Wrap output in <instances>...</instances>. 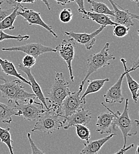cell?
Wrapping results in <instances>:
<instances>
[{
    "mask_svg": "<svg viewBox=\"0 0 139 154\" xmlns=\"http://www.w3.org/2000/svg\"><path fill=\"white\" fill-rule=\"evenodd\" d=\"M75 48L76 42L71 38L68 40L63 39L62 43L55 48L57 52H59L61 58L66 62L69 72L70 79L72 82H74V76L73 75L72 62L74 59Z\"/></svg>",
    "mask_w": 139,
    "mask_h": 154,
    "instance_id": "obj_8",
    "label": "cell"
},
{
    "mask_svg": "<svg viewBox=\"0 0 139 154\" xmlns=\"http://www.w3.org/2000/svg\"><path fill=\"white\" fill-rule=\"evenodd\" d=\"M73 18L72 11L70 8L63 9L59 14V19L63 23H69Z\"/></svg>",
    "mask_w": 139,
    "mask_h": 154,
    "instance_id": "obj_29",
    "label": "cell"
},
{
    "mask_svg": "<svg viewBox=\"0 0 139 154\" xmlns=\"http://www.w3.org/2000/svg\"><path fill=\"white\" fill-rule=\"evenodd\" d=\"M14 10V8L12 9H2L0 8V23L6 17L10 15Z\"/></svg>",
    "mask_w": 139,
    "mask_h": 154,
    "instance_id": "obj_33",
    "label": "cell"
},
{
    "mask_svg": "<svg viewBox=\"0 0 139 154\" xmlns=\"http://www.w3.org/2000/svg\"><path fill=\"white\" fill-rule=\"evenodd\" d=\"M134 146V145L133 143H131V145H130V146H128L127 147H125L124 148H122V149H121L120 150H119V151H117V152H116V153L113 154H124L127 151H128L129 149H131Z\"/></svg>",
    "mask_w": 139,
    "mask_h": 154,
    "instance_id": "obj_35",
    "label": "cell"
},
{
    "mask_svg": "<svg viewBox=\"0 0 139 154\" xmlns=\"http://www.w3.org/2000/svg\"><path fill=\"white\" fill-rule=\"evenodd\" d=\"M36 62V59L32 56L26 55L23 58L21 61V65L27 68L31 69Z\"/></svg>",
    "mask_w": 139,
    "mask_h": 154,
    "instance_id": "obj_30",
    "label": "cell"
},
{
    "mask_svg": "<svg viewBox=\"0 0 139 154\" xmlns=\"http://www.w3.org/2000/svg\"><path fill=\"white\" fill-rule=\"evenodd\" d=\"M19 68L21 72L26 74V75H27V77L28 78V81L31 84V87L34 93L33 94L35 95V96L38 99L40 100V103L43 104V107L44 106L46 110H49V107L46 103V98L43 93V91L41 89L39 84L36 81L34 76L33 75L31 71V69L24 67L21 63L19 64Z\"/></svg>",
    "mask_w": 139,
    "mask_h": 154,
    "instance_id": "obj_16",
    "label": "cell"
},
{
    "mask_svg": "<svg viewBox=\"0 0 139 154\" xmlns=\"http://www.w3.org/2000/svg\"><path fill=\"white\" fill-rule=\"evenodd\" d=\"M23 0H14V1H15L16 3L20 4H21V2H23Z\"/></svg>",
    "mask_w": 139,
    "mask_h": 154,
    "instance_id": "obj_39",
    "label": "cell"
},
{
    "mask_svg": "<svg viewBox=\"0 0 139 154\" xmlns=\"http://www.w3.org/2000/svg\"><path fill=\"white\" fill-rule=\"evenodd\" d=\"M105 27L100 26L99 28L91 33H75L72 31H65V34L72 38L75 42L85 46L87 50H91L95 43V38L104 30Z\"/></svg>",
    "mask_w": 139,
    "mask_h": 154,
    "instance_id": "obj_12",
    "label": "cell"
},
{
    "mask_svg": "<svg viewBox=\"0 0 139 154\" xmlns=\"http://www.w3.org/2000/svg\"><path fill=\"white\" fill-rule=\"evenodd\" d=\"M0 67L1 68L2 71L5 75L8 76L16 77L17 78H19V79H20L21 82L31 86L30 82L20 74L16 69L14 65L11 62L7 59H2L0 58Z\"/></svg>",
    "mask_w": 139,
    "mask_h": 154,
    "instance_id": "obj_19",
    "label": "cell"
},
{
    "mask_svg": "<svg viewBox=\"0 0 139 154\" xmlns=\"http://www.w3.org/2000/svg\"><path fill=\"white\" fill-rule=\"evenodd\" d=\"M59 114L50 109H44L36 123L32 131H40L46 134H52L63 126V122L59 119Z\"/></svg>",
    "mask_w": 139,
    "mask_h": 154,
    "instance_id": "obj_5",
    "label": "cell"
},
{
    "mask_svg": "<svg viewBox=\"0 0 139 154\" xmlns=\"http://www.w3.org/2000/svg\"><path fill=\"white\" fill-rule=\"evenodd\" d=\"M41 1L46 5V7H47V9H48L49 10H51V7H50V4H49V2L48 0H41Z\"/></svg>",
    "mask_w": 139,
    "mask_h": 154,
    "instance_id": "obj_37",
    "label": "cell"
},
{
    "mask_svg": "<svg viewBox=\"0 0 139 154\" xmlns=\"http://www.w3.org/2000/svg\"><path fill=\"white\" fill-rule=\"evenodd\" d=\"M30 38L29 35H10L5 33L2 30H0V42L5 40H16L19 42H22L24 40H28Z\"/></svg>",
    "mask_w": 139,
    "mask_h": 154,
    "instance_id": "obj_27",
    "label": "cell"
},
{
    "mask_svg": "<svg viewBox=\"0 0 139 154\" xmlns=\"http://www.w3.org/2000/svg\"><path fill=\"white\" fill-rule=\"evenodd\" d=\"M131 1H133L134 2H136L137 3V7H139V0H131Z\"/></svg>",
    "mask_w": 139,
    "mask_h": 154,
    "instance_id": "obj_41",
    "label": "cell"
},
{
    "mask_svg": "<svg viewBox=\"0 0 139 154\" xmlns=\"http://www.w3.org/2000/svg\"><path fill=\"white\" fill-rule=\"evenodd\" d=\"M87 2L91 5L90 11L97 14L114 16V11L110 10L106 4L94 0H87Z\"/></svg>",
    "mask_w": 139,
    "mask_h": 154,
    "instance_id": "obj_23",
    "label": "cell"
},
{
    "mask_svg": "<svg viewBox=\"0 0 139 154\" xmlns=\"http://www.w3.org/2000/svg\"><path fill=\"white\" fill-rule=\"evenodd\" d=\"M2 5L1 8L2 9H12L16 8L17 7L21 5L20 4L16 3L14 0H1Z\"/></svg>",
    "mask_w": 139,
    "mask_h": 154,
    "instance_id": "obj_31",
    "label": "cell"
},
{
    "mask_svg": "<svg viewBox=\"0 0 139 154\" xmlns=\"http://www.w3.org/2000/svg\"><path fill=\"white\" fill-rule=\"evenodd\" d=\"M139 144L138 143L137 146V148H136V154H139Z\"/></svg>",
    "mask_w": 139,
    "mask_h": 154,
    "instance_id": "obj_40",
    "label": "cell"
},
{
    "mask_svg": "<svg viewBox=\"0 0 139 154\" xmlns=\"http://www.w3.org/2000/svg\"><path fill=\"white\" fill-rule=\"evenodd\" d=\"M13 116H20L18 111L11 106V103L4 104L0 102V121L3 123L10 124L13 120Z\"/></svg>",
    "mask_w": 139,
    "mask_h": 154,
    "instance_id": "obj_20",
    "label": "cell"
},
{
    "mask_svg": "<svg viewBox=\"0 0 139 154\" xmlns=\"http://www.w3.org/2000/svg\"><path fill=\"white\" fill-rule=\"evenodd\" d=\"M27 138L30 145V147L32 149V154H46L45 152L40 150V149L36 146V145L34 141L32 139L31 134L30 133H27Z\"/></svg>",
    "mask_w": 139,
    "mask_h": 154,
    "instance_id": "obj_32",
    "label": "cell"
},
{
    "mask_svg": "<svg viewBox=\"0 0 139 154\" xmlns=\"http://www.w3.org/2000/svg\"><path fill=\"white\" fill-rule=\"evenodd\" d=\"M70 93L69 83L65 79L62 73H56L55 82L50 87L47 97L46 98V101H49L50 104L49 109L58 114L63 115L61 106L63 101Z\"/></svg>",
    "mask_w": 139,
    "mask_h": 154,
    "instance_id": "obj_2",
    "label": "cell"
},
{
    "mask_svg": "<svg viewBox=\"0 0 139 154\" xmlns=\"http://www.w3.org/2000/svg\"><path fill=\"white\" fill-rule=\"evenodd\" d=\"M75 2L78 5L79 12L82 14V16L85 15L86 13V11L84 6V0H75Z\"/></svg>",
    "mask_w": 139,
    "mask_h": 154,
    "instance_id": "obj_34",
    "label": "cell"
},
{
    "mask_svg": "<svg viewBox=\"0 0 139 154\" xmlns=\"http://www.w3.org/2000/svg\"><path fill=\"white\" fill-rule=\"evenodd\" d=\"M130 28L123 25L118 24L114 26L113 35L118 38L125 37L128 33Z\"/></svg>",
    "mask_w": 139,
    "mask_h": 154,
    "instance_id": "obj_28",
    "label": "cell"
},
{
    "mask_svg": "<svg viewBox=\"0 0 139 154\" xmlns=\"http://www.w3.org/2000/svg\"><path fill=\"white\" fill-rule=\"evenodd\" d=\"M110 81L109 78H106L104 79H98L94 80H87L88 87L85 91L83 95L80 97V100L84 103H86L85 97L86 96L98 92L99 90L103 87L105 82Z\"/></svg>",
    "mask_w": 139,
    "mask_h": 154,
    "instance_id": "obj_21",
    "label": "cell"
},
{
    "mask_svg": "<svg viewBox=\"0 0 139 154\" xmlns=\"http://www.w3.org/2000/svg\"><path fill=\"white\" fill-rule=\"evenodd\" d=\"M2 51L9 52H21L26 55H30L34 58H38L40 55L50 52H56V48L44 46L39 43H29L19 46L2 48Z\"/></svg>",
    "mask_w": 139,
    "mask_h": 154,
    "instance_id": "obj_7",
    "label": "cell"
},
{
    "mask_svg": "<svg viewBox=\"0 0 139 154\" xmlns=\"http://www.w3.org/2000/svg\"><path fill=\"white\" fill-rule=\"evenodd\" d=\"M0 80L4 83L0 84V92L1 96L8 100V103L27 102L31 98H35L34 94L29 93L24 90L20 79L8 81L0 75Z\"/></svg>",
    "mask_w": 139,
    "mask_h": 154,
    "instance_id": "obj_3",
    "label": "cell"
},
{
    "mask_svg": "<svg viewBox=\"0 0 139 154\" xmlns=\"http://www.w3.org/2000/svg\"><path fill=\"white\" fill-rule=\"evenodd\" d=\"M110 43H106L104 48L96 54H91L87 58V71L85 77L82 81L79 87V90H83L85 82L89 77L93 73L97 71L99 69L104 68L110 65V60L116 59V57L108 53Z\"/></svg>",
    "mask_w": 139,
    "mask_h": 154,
    "instance_id": "obj_4",
    "label": "cell"
},
{
    "mask_svg": "<svg viewBox=\"0 0 139 154\" xmlns=\"http://www.w3.org/2000/svg\"><path fill=\"white\" fill-rule=\"evenodd\" d=\"M1 5H2V1L0 0V8H1Z\"/></svg>",
    "mask_w": 139,
    "mask_h": 154,
    "instance_id": "obj_42",
    "label": "cell"
},
{
    "mask_svg": "<svg viewBox=\"0 0 139 154\" xmlns=\"http://www.w3.org/2000/svg\"><path fill=\"white\" fill-rule=\"evenodd\" d=\"M82 18L86 19L92 20V21L100 24L101 26H104V27H106L108 26H115L118 25V24H116L113 21H112V20L108 16L94 13L91 11H86V13L85 15L82 16Z\"/></svg>",
    "mask_w": 139,
    "mask_h": 154,
    "instance_id": "obj_22",
    "label": "cell"
},
{
    "mask_svg": "<svg viewBox=\"0 0 139 154\" xmlns=\"http://www.w3.org/2000/svg\"><path fill=\"white\" fill-rule=\"evenodd\" d=\"M58 4L61 5H65L69 3L75 2V0H55Z\"/></svg>",
    "mask_w": 139,
    "mask_h": 154,
    "instance_id": "obj_36",
    "label": "cell"
},
{
    "mask_svg": "<svg viewBox=\"0 0 139 154\" xmlns=\"http://www.w3.org/2000/svg\"><path fill=\"white\" fill-rule=\"evenodd\" d=\"M125 72L124 71L117 81L111 87L104 95L105 103L111 105L123 102L124 98L122 94V84L124 77H125Z\"/></svg>",
    "mask_w": 139,
    "mask_h": 154,
    "instance_id": "obj_14",
    "label": "cell"
},
{
    "mask_svg": "<svg viewBox=\"0 0 139 154\" xmlns=\"http://www.w3.org/2000/svg\"><path fill=\"white\" fill-rule=\"evenodd\" d=\"M20 11H17V16L22 17L27 22H28L30 26L38 25L45 29L50 33H51L54 37L58 38V36L55 33L53 30L52 26L46 24L41 19L40 16V13L35 11L31 9H28L23 5H21L19 8Z\"/></svg>",
    "mask_w": 139,
    "mask_h": 154,
    "instance_id": "obj_9",
    "label": "cell"
},
{
    "mask_svg": "<svg viewBox=\"0 0 139 154\" xmlns=\"http://www.w3.org/2000/svg\"><path fill=\"white\" fill-rule=\"evenodd\" d=\"M108 1L110 2L113 8L114 23L118 24L125 26L129 28H130V27L134 26V23L133 22V19L138 20L139 14L131 13L129 11L121 7L113 0H108Z\"/></svg>",
    "mask_w": 139,
    "mask_h": 154,
    "instance_id": "obj_10",
    "label": "cell"
},
{
    "mask_svg": "<svg viewBox=\"0 0 139 154\" xmlns=\"http://www.w3.org/2000/svg\"><path fill=\"white\" fill-rule=\"evenodd\" d=\"M114 135H116L115 134H111V135L98 140L84 143L83 148L80 154H98L99 151L104 145L110 140Z\"/></svg>",
    "mask_w": 139,
    "mask_h": 154,
    "instance_id": "obj_18",
    "label": "cell"
},
{
    "mask_svg": "<svg viewBox=\"0 0 139 154\" xmlns=\"http://www.w3.org/2000/svg\"><path fill=\"white\" fill-rule=\"evenodd\" d=\"M76 128V132L78 136L82 140H85L86 142L89 141L91 138V132L89 129L84 125H75Z\"/></svg>",
    "mask_w": 139,
    "mask_h": 154,
    "instance_id": "obj_26",
    "label": "cell"
},
{
    "mask_svg": "<svg viewBox=\"0 0 139 154\" xmlns=\"http://www.w3.org/2000/svg\"><path fill=\"white\" fill-rule=\"evenodd\" d=\"M114 116L111 112H102L97 117L96 131L101 134H111Z\"/></svg>",
    "mask_w": 139,
    "mask_h": 154,
    "instance_id": "obj_17",
    "label": "cell"
},
{
    "mask_svg": "<svg viewBox=\"0 0 139 154\" xmlns=\"http://www.w3.org/2000/svg\"><path fill=\"white\" fill-rule=\"evenodd\" d=\"M59 117L64 119V121L63 122V125L66 122L68 123L67 125L63 127L64 129L67 130L71 127L77 125L86 126L91 122L92 114L88 110H85L83 106L68 117H64L63 115H60Z\"/></svg>",
    "mask_w": 139,
    "mask_h": 154,
    "instance_id": "obj_11",
    "label": "cell"
},
{
    "mask_svg": "<svg viewBox=\"0 0 139 154\" xmlns=\"http://www.w3.org/2000/svg\"><path fill=\"white\" fill-rule=\"evenodd\" d=\"M37 0H23V3H30V4H33L34 2H35Z\"/></svg>",
    "mask_w": 139,
    "mask_h": 154,
    "instance_id": "obj_38",
    "label": "cell"
},
{
    "mask_svg": "<svg viewBox=\"0 0 139 154\" xmlns=\"http://www.w3.org/2000/svg\"><path fill=\"white\" fill-rule=\"evenodd\" d=\"M10 131V128L4 129L0 127V142L5 143L7 146L10 154H14L12 145L13 140L11 139V135Z\"/></svg>",
    "mask_w": 139,
    "mask_h": 154,
    "instance_id": "obj_25",
    "label": "cell"
},
{
    "mask_svg": "<svg viewBox=\"0 0 139 154\" xmlns=\"http://www.w3.org/2000/svg\"><path fill=\"white\" fill-rule=\"evenodd\" d=\"M21 6V5L19 7H17L16 8H14L13 11L10 15L6 17L0 23V30H13L15 29V27L14 26V23L16 21L17 17L18 16L17 11L19 10V8Z\"/></svg>",
    "mask_w": 139,
    "mask_h": 154,
    "instance_id": "obj_24",
    "label": "cell"
},
{
    "mask_svg": "<svg viewBox=\"0 0 139 154\" xmlns=\"http://www.w3.org/2000/svg\"><path fill=\"white\" fill-rule=\"evenodd\" d=\"M82 91L78 90L75 92H71L63 101L61 110L64 112V117H68L76 112L85 104L81 100L80 94Z\"/></svg>",
    "mask_w": 139,
    "mask_h": 154,
    "instance_id": "obj_13",
    "label": "cell"
},
{
    "mask_svg": "<svg viewBox=\"0 0 139 154\" xmlns=\"http://www.w3.org/2000/svg\"><path fill=\"white\" fill-rule=\"evenodd\" d=\"M120 60L122 62L124 68V71L125 72V76L126 77L128 88L131 93L132 99L134 103H137L139 99V94L138 93V90L139 89V85L137 82H136L135 80L133 79V78L130 75V73L132 71H134L137 70L139 68V60H137L135 63H134L133 66L130 69L127 67L126 65L127 61L125 59L121 58Z\"/></svg>",
    "mask_w": 139,
    "mask_h": 154,
    "instance_id": "obj_15",
    "label": "cell"
},
{
    "mask_svg": "<svg viewBox=\"0 0 139 154\" xmlns=\"http://www.w3.org/2000/svg\"><path fill=\"white\" fill-rule=\"evenodd\" d=\"M35 98H31L25 104L16 103L14 107L18 111L20 116L28 121H36L39 119L41 114L44 112L43 106L41 103L35 101Z\"/></svg>",
    "mask_w": 139,
    "mask_h": 154,
    "instance_id": "obj_6",
    "label": "cell"
},
{
    "mask_svg": "<svg viewBox=\"0 0 139 154\" xmlns=\"http://www.w3.org/2000/svg\"><path fill=\"white\" fill-rule=\"evenodd\" d=\"M101 104L114 116V119L113 122V129L115 130L119 128L124 138V145L122 148H125L127 138L137 134V127L139 125L138 120H133L129 117L128 99H125L124 110L121 113L119 111H117L116 113L114 112L106 106L104 103H101Z\"/></svg>",
    "mask_w": 139,
    "mask_h": 154,
    "instance_id": "obj_1",
    "label": "cell"
}]
</instances>
